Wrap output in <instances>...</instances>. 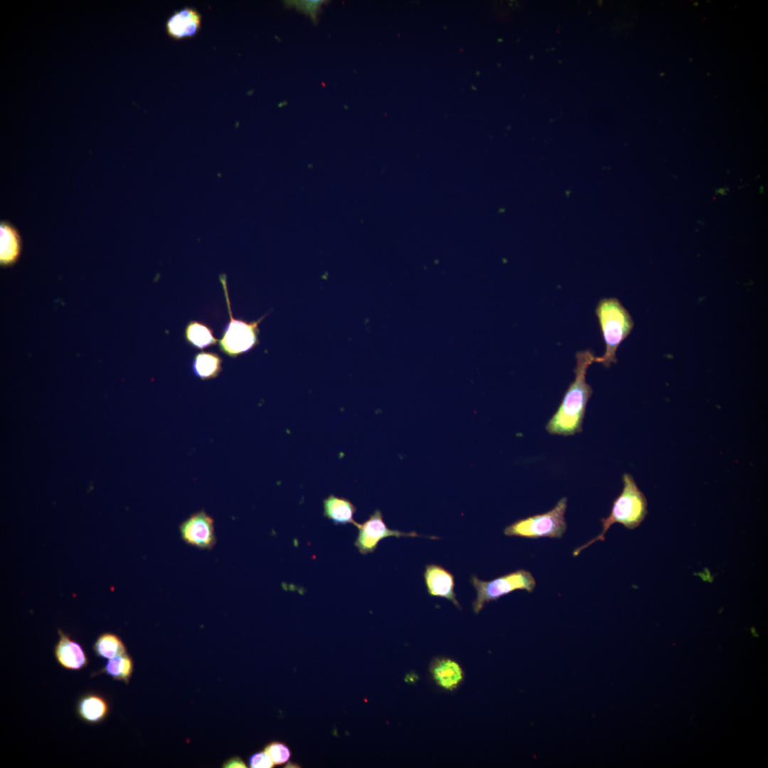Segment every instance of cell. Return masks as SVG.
Returning <instances> with one entry per match:
<instances>
[{"mask_svg":"<svg viewBox=\"0 0 768 768\" xmlns=\"http://www.w3.org/2000/svg\"><path fill=\"white\" fill-rule=\"evenodd\" d=\"M59 639L54 646V656L58 664L70 671H80L88 665L89 660L82 646L60 629Z\"/></svg>","mask_w":768,"mask_h":768,"instance_id":"11","label":"cell"},{"mask_svg":"<svg viewBox=\"0 0 768 768\" xmlns=\"http://www.w3.org/2000/svg\"><path fill=\"white\" fill-rule=\"evenodd\" d=\"M471 582L476 591V597L472 603L473 611L478 614L489 602L515 590H521L532 592L536 582L532 573L526 570H517L489 581L481 580L476 575L471 577Z\"/></svg>","mask_w":768,"mask_h":768,"instance_id":"6","label":"cell"},{"mask_svg":"<svg viewBox=\"0 0 768 768\" xmlns=\"http://www.w3.org/2000/svg\"><path fill=\"white\" fill-rule=\"evenodd\" d=\"M322 2L323 1H300L299 3H297L296 1V3H294V4L297 5V8L300 9V10L313 16L315 15L317 9H319V6Z\"/></svg>","mask_w":768,"mask_h":768,"instance_id":"22","label":"cell"},{"mask_svg":"<svg viewBox=\"0 0 768 768\" xmlns=\"http://www.w3.org/2000/svg\"><path fill=\"white\" fill-rule=\"evenodd\" d=\"M95 654L102 658L111 659L127 653V648L121 638L112 632L100 634L93 644Z\"/></svg>","mask_w":768,"mask_h":768,"instance_id":"19","label":"cell"},{"mask_svg":"<svg viewBox=\"0 0 768 768\" xmlns=\"http://www.w3.org/2000/svg\"><path fill=\"white\" fill-rule=\"evenodd\" d=\"M134 671V661L127 652L115 658L108 659L107 663L99 671L92 673L91 676L105 673L114 681L128 684Z\"/></svg>","mask_w":768,"mask_h":768,"instance_id":"17","label":"cell"},{"mask_svg":"<svg viewBox=\"0 0 768 768\" xmlns=\"http://www.w3.org/2000/svg\"><path fill=\"white\" fill-rule=\"evenodd\" d=\"M222 767L225 768L247 767L244 761L240 757L237 756L231 757L227 761H225Z\"/></svg>","mask_w":768,"mask_h":768,"instance_id":"23","label":"cell"},{"mask_svg":"<svg viewBox=\"0 0 768 768\" xmlns=\"http://www.w3.org/2000/svg\"><path fill=\"white\" fill-rule=\"evenodd\" d=\"M223 360L218 353L201 351L195 354L192 368L194 374L203 380L215 378L222 370Z\"/></svg>","mask_w":768,"mask_h":768,"instance_id":"16","label":"cell"},{"mask_svg":"<svg viewBox=\"0 0 768 768\" xmlns=\"http://www.w3.org/2000/svg\"><path fill=\"white\" fill-rule=\"evenodd\" d=\"M323 515L335 525L353 524L356 507L348 498L330 494L323 500Z\"/></svg>","mask_w":768,"mask_h":768,"instance_id":"14","label":"cell"},{"mask_svg":"<svg viewBox=\"0 0 768 768\" xmlns=\"http://www.w3.org/2000/svg\"><path fill=\"white\" fill-rule=\"evenodd\" d=\"M264 751L270 757L275 765H280L287 762L291 756L289 748L280 742H272L267 745Z\"/></svg>","mask_w":768,"mask_h":768,"instance_id":"20","label":"cell"},{"mask_svg":"<svg viewBox=\"0 0 768 768\" xmlns=\"http://www.w3.org/2000/svg\"><path fill=\"white\" fill-rule=\"evenodd\" d=\"M430 671L437 684L446 690H454L463 680L461 666L449 658L436 659L432 663Z\"/></svg>","mask_w":768,"mask_h":768,"instance_id":"13","label":"cell"},{"mask_svg":"<svg viewBox=\"0 0 768 768\" xmlns=\"http://www.w3.org/2000/svg\"><path fill=\"white\" fill-rule=\"evenodd\" d=\"M249 763L252 768H271L274 765L265 751L253 754L249 759Z\"/></svg>","mask_w":768,"mask_h":768,"instance_id":"21","label":"cell"},{"mask_svg":"<svg viewBox=\"0 0 768 768\" xmlns=\"http://www.w3.org/2000/svg\"><path fill=\"white\" fill-rule=\"evenodd\" d=\"M186 341L192 346L203 349L218 342L213 336V329L207 324L198 321H189L185 329Z\"/></svg>","mask_w":768,"mask_h":768,"instance_id":"18","label":"cell"},{"mask_svg":"<svg viewBox=\"0 0 768 768\" xmlns=\"http://www.w3.org/2000/svg\"><path fill=\"white\" fill-rule=\"evenodd\" d=\"M21 239L17 229L6 221L0 223V261L2 265H11L19 257Z\"/></svg>","mask_w":768,"mask_h":768,"instance_id":"15","label":"cell"},{"mask_svg":"<svg viewBox=\"0 0 768 768\" xmlns=\"http://www.w3.org/2000/svg\"><path fill=\"white\" fill-rule=\"evenodd\" d=\"M179 531L186 543L199 549H212L217 541L213 518L203 510L184 520L179 526Z\"/></svg>","mask_w":768,"mask_h":768,"instance_id":"8","label":"cell"},{"mask_svg":"<svg viewBox=\"0 0 768 768\" xmlns=\"http://www.w3.org/2000/svg\"><path fill=\"white\" fill-rule=\"evenodd\" d=\"M353 525L358 532L354 541V545L361 555H366L373 553L380 540L388 537H422L415 531L404 533L397 529L389 528L384 522L381 511L376 509L369 518L362 523L355 522Z\"/></svg>","mask_w":768,"mask_h":768,"instance_id":"7","label":"cell"},{"mask_svg":"<svg viewBox=\"0 0 768 768\" xmlns=\"http://www.w3.org/2000/svg\"><path fill=\"white\" fill-rule=\"evenodd\" d=\"M202 16L195 8L186 6L174 11L165 25L167 35L180 41L196 36L201 28Z\"/></svg>","mask_w":768,"mask_h":768,"instance_id":"10","label":"cell"},{"mask_svg":"<svg viewBox=\"0 0 768 768\" xmlns=\"http://www.w3.org/2000/svg\"><path fill=\"white\" fill-rule=\"evenodd\" d=\"M423 576L429 595L445 598L459 609H462L456 597L454 577L452 573L439 565L430 564L425 566Z\"/></svg>","mask_w":768,"mask_h":768,"instance_id":"9","label":"cell"},{"mask_svg":"<svg viewBox=\"0 0 768 768\" xmlns=\"http://www.w3.org/2000/svg\"><path fill=\"white\" fill-rule=\"evenodd\" d=\"M110 712V705L107 699L97 693H87L81 695L76 703L78 718L87 724L95 725L103 722Z\"/></svg>","mask_w":768,"mask_h":768,"instance_id":"12","label":"cell"},{"mask_svg":"<svg viewBox=\"0 0 768 768\" xmlns=\"http://www.w3.org/2000/svg\"><path fill=\"white\" fill-rule=\"evenodd\" d=\"M567 498L562 497L550 511L519 519L506 526L503 533L507 536L525 538H560L567 529L565 511Z\"/></svg>","mask_w":768,"mask_h":768,"instance_id":"4","label":"cell"},{"mask_svg":"<svg viewBox=\"0 0 768 768\" xmlns=\"http://www.w3.org/2000/svg\"><path fill=\"white\" fill-rule=\"evenodd\" d=\"M595 314L605 343V351L603 356H596L594 362L608 368L617 362V349L630 334L634 322L627 309L615 297L601 299L597 304Z\"/></svg>","mask_w":768,"mask_h":768,"instance_id":"3","label":"cell"},{"mask_svg":"<svg viewBox=\"0 0 768 768\" xmlns=\"http://www.w3.org/2000/svg\"><path fill=\"white\" fill-rule=\"evenodd\" d=\"M622 482V491L614 500L609 515L600 520L602 526L601 533L577 548L573 552V556L578 555L582 550L598 540L604 541L606 533L614 523H621L626 528L632 530L639 526L644 520L648 513L645 495L631 474H624Z\"/></svg>","mask_w":768,"mask_h":768,"instance_id":"2","label":"cell"},{"mask_svg":"<svg viewBox=\"0 0 768 768\" xmlns=\"http://www.w3.org/2000/svg\"><path fill=\"white\" fill-rule=\"evenodd\" d=\"M575 379L567 388L557 411L546 425L551 434L573 435L582 431L586 406L593 390L586 381L589 366L594 362L591 350L577 351L575 354Z\"/></svg>","mask_w":768,"mask_h":768,"instance_id":"1","label":"cell"},{"mask_svg":"<svg viewBox=\"0 0 768 768\" xmlns=\"http://www.w3.org/2000/svg\"><path fill=\"white\" fill-rule=\"evenodd\" d=\"M219 280L223 286L229 314V322L224 329L222 338L218 341L219 349L227 356L235 358L250 351L260 343L259 324L267 314L250 322L235 319L228 297L226 274L219 275Z\"/></svg>","mask_w":768,"mask_h":768,"instance_id":"5","label":"cell"}]
</instances>
